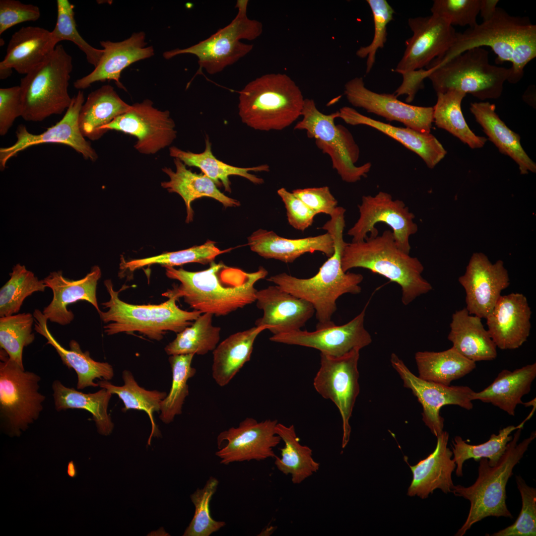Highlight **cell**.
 Here are the masks:
<instances>
[{
	"label": "cell",
	"mask_w": 536,
	"mask_h": 536,
	"mask_svg": "<svg viewBox=\"0 0 536 536\" xmlns=\"http://www.w3.org/2000/svg\"><path fill=\"white\" fill-rule=\"evenodd\" d=\"M166 276L180 282L167 290L163 296L182 298L201 313L216 316L227 315L256 301V283L268 275L263 267L253 272L212 262L203 270L189 271L165 267Z\"/></svg>",
	"instance_id": "obj_1"
},
{
	"label": "cell",
	"mask_w": 536,
	"mask_h": 536,
	"mask_svg": "<svg viewBox=\"0 0 536 536\" xmlns=\"http://www.w3.org/2000/svg\"><path fill=\"white\" fill-rule=\"evenodd\" d=\"M345 211L343 207L337 206L331 219L321 227L332 236L335 251L314 276L300 278L283 272L267 279L282 290L310 303L318 322L316 328L334 323L331 319L337 309L336 302L340 296L346 293L358 294L361 291L359 284L363 275L344 272L341 268V255L347 244L343 237Z\"/></svg>",
	"instance_id": "obj_2"
},
{
	"label": "cell",
	"mask_w": 536,
	"mask_h": 536,
	"mask_svg": "<svg viewBox=\"0 0 536 536\" xmlns=\"http://www.w3.org/2000/svg\"><path fill=\"white\" fill-rule=\"evenodd\" d=\"M483 46L491 48L497 56V63H512L508 81L517 83L523 78L525 67L536 57V25L527 17L513 16L497 7L488 20L457 32L449 49L428 67L442 65L469 49Z\"/></svg>",
	"instance_id": "obj_3"
},
{
	"label": "cell",
	"mask_w": 536,
	"mask_h": 536,
	"mask_svg": "<svg viewBox=\"0 0 536 536\" xmlns=\"http://www.w3.org/2000/svg\"><path fill=\"white\" fill-rule=\"evenodd\" d=\"M341 265L344 272L352 268H364L396 283L401 288L402 302L404 305L432 289L422 276L424 267L421 262L398 247L390 230H385L381 235L368 236L361 242L347 243Z\"/></svg>",
	"instance_id": "obj_4"
},
{
	"label": "cell",
	"mask_w": 536,
	"mask_h": 536,
	"mask_svg": "<svg viewBox=\"0 0 536 536\" xmlns=\"http://www.w3.org/2000/svg\"><path fill=\"white\" fill-rule=\"evenodd\" d=\"M238 114L256 130L280 131L300 117L304 100L299 86L285 73H268L239 92Z\"/></svg>",
	"instance_id": "obj_5"
},
{
	"label": "cell",
	"mask_w": 536,
	"mask_h": 536,
	"mask_svg": "<svg viewBox=\"0 0 536 536\" xmlns=\"http://www.w3.org/2000/svg\"><path fill=\"white\" fill-rule=\"evenodd\" d=\"M523 428H518L508 442L505 453L495 466L489 465L487 458L479 459L478 476L474 483L468 487L454 485L452 492L470 502L468 517L455 536H463L471 526L484 518L494 516L512 519L506 503V487L512 475L515 466L522 459L531 442L536 437V431L518 443Z\"/></svg>",
	"instance_id": "obj_6"
},
{
	"label": "cell",
	"mask_w": 536,
	"mask_h": 536,
	"mask_svg": "<svg viewBox=\"0 0 536 536\" xmlns=\"http://www.w3.org/2000/svg\"><path fill=\"white\" fill-rule=\"evenodd\" d=\"M110 299L101 304L106 312L99 313L105 323L108 335L120 333L131 334L137 332L150 339L160 340L168 331L176 334L190 326L202 313L199 311H188L180 309L175 298H170L158 305H134L121 300V291H116L110 279L104 281Z\"/></svg>",
	"instance_id": "obj_7"
},
{
	"label": "cell",
	"mask_w": 536,
	"mask_h": 536,
	"mask_svg": "<svg viewBox=\"0 0 536 536\" xmlns=\"http://www.w3.org/2000/svg\"><path fill=\"white\" fill-rule=\"evenodd\" d=\"M72 57L62 45L21 79V117L29 122H41L53 115H60L69 106L68 92L72 70Z\"/></svg>",
	"instance_id": "obj_8"
},
{
	"label": "cell",
	"mask_w": 536,
	"mask_h": 536,
	"mask_svg": "<svg viewBox=\"0 0 536 536\" xmlns=\"http://www.w3.org/2000/svg\"><path fill=\"white\" fill-rule=\"evenodd\" d=\"M488 54L482 47L469 49L444 64L427 68L431 69L428 78L437 93L456 90L481 100L498 98L511 69L490 64Z\"/></svg>",
	"instance_id": "obj_9"
},
{
	"label": "cell",
	"mask_w": 536,
	"mask_h": 536,
	"mask_svg": "<svg viewBox=\"0 0 536 536\" xmlns=\"http://www.w3.org/2000/svg\"><path fill=\"white\" fill-rule=\"evenodd\" d=\"M302 119L295 125V130H305L309 138H314L319 149L331 158L333 168L342 181L349 183L366 177L371 168L370 162L356 166L360 150L347 128L335 125L338 111L325 114L317 108L312 99L304 100L301 112Z\"/></svg>",
	"instance_id": "obj_10"
},
{
	"label": "cell",
	"mask_w": 536,
	"mask_h": 536,
	"mask_svg": "<svg viewBox=\"0 0 536 536\" xmlns=\"http://www.w3.org/2000/svg\"><path fill=\"white\" fill-rule=\"evenodd\" d=\"M248 3V0H238L236 7L238 11L235 17L208 38L187 48L167 51L163 57L170 59L181 54L194 55L198 59L200 69H204L210 74L220 72L234 64L253 48V45L241 40H255L263 32L262 23L247 16Z\"/></svg>",
	"instance_id": "obj_11"
},
{
	"label": "cell",
	"mask_w": 536,
	"mask_h": 536,
	"mask_svg": "<svg viewBox=\"0 0 536 536\" xmlns=\"http://www.w3.org/2000/svg\"><path fill=\"white\" fill-rule=\"evenodd\" d=\"M1 426L10 436H19L37 420L46 397L39 392L40 377L27 371L0 351Z\"/></svg>",
	"instance_id": "obj_12"
},
{
	"label": "cell",
	"mask_w": 536,
	"mask_h": 536,
	"mask_svg": "<svg viewBox=\"0 0 536 536\" xmlns=\"http://www.w3.org/2000/svg\"><path fill=\"white\" fill-rule=\"evenodd\" d=\"M360 350L354 348L338 357L321 353L320 367L313 381L317 393L331 400L339 411L342 424V448L350 439L349 420L360 391L358 370Z\"/></svg>",
	"instance_id": "obj_13"
},
{
	"label": "cell",
	"mask_w": 536,
	"mask_h": 536,
	"mask_svg": "<svg viewBox=\"0 0 536 536\" xmlns=\"http://www.w3.org/2000/svg\"><path fill=\"white\" fill-rule=\"evenodd\" d=\"M358 207L359 218L347 233L352 237V242L364 240L369 233L378 235L375 225L384 223L391 227L398 247L410 254L409 238L417 232L418 225L414 214L402 201L393 200L391 194L380 191L374 196H363Z\"/></svg>",
	"instance_id": "obj_14"
},
{
	"label": "cell",
	"mask_w": 536,
	"mask_h": 536,
	"mask_svg": "<svg viewBox=\"0 0 536 536\" xmlns=\"http://www.w3.org/2000/svg\"><path fill=\"white\" fill-rule=\"evenodd\" d=\"M146 99L131 105L130 109L103 127L105 132L115 130L134 136V148L139 153L154 154L170 145L177 136L175 124L169 111H161Z\"/></svg>",
	"instance_id": "obj_15"
},
{
	"label": "cell",
	"mask_w": 536,
	"mask_h": 536,
	"mask_svg": "<svg viewBox=\"0 0 536 536\" xmlns=\"http://www.w3.org/2000/svg\"><path fill=\"white\" fill-rule=\"evenodd\" d=\"M390 361L403 386L411 390L421 404L422 420L436 437L443 431L444 419L440 414L442 407L451 404L468 410L472 409L474 391L470 387L446 386L423 380L413 374L395 353L391 354Z\"/></svg>",
	"instance_id": "obj_16"
},
{
	"label": "cell",
	"mask_w": 536,
	"mask_h": 536,
	"mask_svg": "<svg viewBox=\"0 0 536 536\" xmlns=\"http://www.w3.org/2000/svg\"><path fill=\"white\" fill-rule=\"evenodd\" d=\"M277 420L258 422L247 417L238 427L221 432L217 437L215 455L222 464L275 458L273 448L281 440L276 433Z\"/></svg>",
	"instance_id": "obj_17"
},
{
	"label": "cell",
	"mask_w": 536,
	"mask_h": 536,
	"mask_svg": "<svg viewBox=\"0 0 536 536\" xmlns=\"http://www.w3.org/2000/svg\"><path fill=\"white\" fill-rule=\"evenodd\" d=\"M84 102L83 92L79 90L72 97L71 103L63 118L41 134H32L24 125H19L15 132V142L10 146L0 148V170L3 171L8 160L19 152L32 146L47 143L67 145L81 154L84 159L95 161L98 155L81 134L78 125L79 114Z\"/></svg>",
	"instance_id": "obj_18"
},
{
	"label": "cell",
	"mask_w": 536,
	"mask_h": 536,
	"mask_svg": "<svg viewBox=\"0 0 536 536\" xmlns=\"http://www.w3.org/2000/svg\"><path fill=\"white\" fill-rule=\"evenodd\" d=\"M412 36L405 41V49L394 71L402 76L427 67L452 45L456 32L448 21L431 14L408 20Z\"/></svg>",
	"instance_id": "obj_19"
},
{
	"label": "cell",
	"mask_w": 536,
	"mask_h": 536,
	"mask_svg": "<svg viewBox=\"0 0 536 536\" xmlns=\"http://www.w3.org/2000/svg\"><path fill=\"white\" fill-rule=\"evenodd\" d=\"M366 309V306L352 320L342 325L337 326L333 323L316 328L313 332L299 330L272 335L269 340L315 348L321 353L332 356H340L354 348L361 349L371 343V336L364 327Z\"/></svg>",
	"instance_id": "obj_20"
},
{
	"label": "cell",
	"mask_w": 536,
	"mask_h": 536,
	"mask_svg": "<svg viewBox=\"0 0 536 536\" xmlns=\"http://www.w3.org/2000/svg\"><path fill=\"white\" fill-rule=\"evenodd\" d=\"M466 292V308L470 315L486 319L510 284L501 260L492 263L483 253L472 254L465 273L458 279Z\"/></svg>",
	"instance_id": "obj_21"
},
{
	"label": "cell",
	"mask_w": 536,
	"mask_h": 536,
	"mask_svg": "<svg viewBox=\"0 0 536 536\" xmlns=\"http://www.w3.org/2000/svg\"><path fill=\"white\" fill-rule=\"evenodd\" d=\"M344 94L352 106L380 116L389 121H397L406 127L430 133L433 122V107L410 105L399 100L393 94L378 93L366 88L362 77H354L344 85Z\"/></svg>",
	"instance_id": "obj_22"
},
{
	"label": "cell",
	"mask_w": 536,
	"mask_h": 536,
	"mask_svg": "<svg viewBox=\"0 0 536 536\" xmlns=\"http://www.w3.org/2000/svg\"><path fill=\"white\" fill-rule=\"evenodd\" d=\"M256 306L263 311L256 326H266L273 335L301 330L315 314L313 305L277 285L258 290Z\"/></svg>",
	"instance_id": "obj_23"
},
{
	"label": "cell",
	"mask_w": 536,
	"mask_h": 536,
	"mask_svg": "<svg viewBox=\"0 0 536 536\" xmlns=\"http://www.w3.org/2000/svg\"><path fill=\"white\" fill-rule=\"evenodd\" d=\"M531 314L524 294L501 295L486 318L487 331L496 347L505 350L522 346L530 334Z\"/></svg>",
	"instance_id": "obj_24"
},
{
	"label": "cell",
	"mask_w": 536,
	"mask_h": 536,
	"mask_svg": "<svg viewBox=\"0 0 536 536\" xmlns=\"http://www.w3.org/2000/svg\"><path fill=\"white\" fill-rule=\"evenodd\" d=\"M101 274L98 266L92 267L89 272L77 280L65 277L61 270L51 272L43 279L53 295L51 302L42 312L45 317L52 323L67 325L74 318L73 313L67 309V306L80 300L90 303L100 313L96 289Z\"/></svg>",
	"instance_id": "obj_25"
},
{
	"label": "cell",
	"mask_w": 536,
	"mask_h": 536,
	"mask_svg": "<svg viewBox=\"0 0 536 536\" xmlns=\"http://www.w3.org/2000/svg\"><path fill=\"white\" fill-rule=\"evenodd\" d=\"M145 36L144 32L140 31L122 41H101L104 52L98 64L90 73L75 80L74 88L80 90L96 82L114 80L117 86L125 89L120 80L122 71L131 64L154 54L153 47L147 46Z\"/></svg>",
	"instance_id": "obj_26"
},
{
	"label": "cell",
	"mask_w": 536,
	"mask_h": 536,
	"mask_svg": "<svg viewBox=\"0 0 536 536\" xmlns=\"http://www.w3.org/2000/svg\"><path fill=\"white\" fill-rule=\"evenodd\" d=\"M449 437V433L443 431L437 437L434 451L415 465L409 466L413 478L407 495L426 499L436 489L446 494L452 492L454 485L452 474L456 464L452 459V451L447 446Z\"/></svg>",
	"instance_id": "obj_27"
},
{
	"label": "cell",
	"mask_w": 536,
	"mask_h": 536,
	"mask_svg": "<svg viewBox=\"0 0 536 536\" xmlns=\"http://www.w3.org/2000/svg\"><path fill=\"white\" fill-rule=\"evenodd\" d=\"M338 113V118L347 124L367 126L395 139L417 154L430 169L434 168L447 154L441 143L431 133L395 127L364 116L348 106L342 107Z\"/></svg>",
	"instance_id": "obj_28"
},
{
	"label": "cell",
	"mask_w": 536,
	"mask_h": 536,
	"mask_svg": "<svg viewBox=\"0 0 536 536\" xmlns=\"http://www.w3.org/2000/svg\"><path fill=\"white\" fill-rule=\"evenodd\" d=\"M251 250L265 259H273L291 263L302 255L318 251L327 257L334 253V243L331 234L299 239L280 237L272 231L260 229L248 238Z\"/></svg>",
	"instance_id": "obj_29"
},
{
	"label": "cell",
	"mask_w": 536,
	"mask_h": 536,
	"mask_svg": "<svg viewBox=\"0 0 536 536\" xmlns=\"http://www.w3.org/2000/svg\"><path fill=\"white\" fill-rule=\"evenodd\" d=\"M33 315L35 331L47 339V344L51 345L55 349L63 363L69 369L75 371L77 389L99 386L98 383L94 382L97 378L108 381L113 378L114 373L111 365L93 360L89 351L83 352L78 342L74 339L69 341V349L64 348L51 334L47 326L48 320L43 312L35 309Z\"/></svg>",
	"instance_id": "obj_30"
},
{
	"label": "cell",
	"mask_w": 536,
	"mask_h": 536,
	"mask_svg": "<svg viewBox=\"0 0 536 536\" xmlns=\"http://www.w3.org/2000/svg\"><path fill=\"white\" fill-rule=\"evenodd\" d=\"M57 45L51 31L38 26L22 27L12 35L0 68L26 75L44 62Z\"/></svg>",
	"instance_id": "obj_31"
},
{
	"label": "cell",
	"mask_w": 536,
	"mask_h": 536,
	"mask_svg": "<svg viewBox=\"0 0 536 536\" xmlns=\"http://www.w3.org/2000/svg\"><path fill=\"white\" fill-rule=\"evenodd\" d=\"M450 327L448 339L462 355L474 362L496 358V345L480 318L469 314L464 308L453 314Z\"/></svg>",
	"instance_id": "obj_32"
},
{
	"label": "cell",
	"mask_w": 536,
	"mask_h": 536,
	"mask_svg": "<svg viewBox=\"0 0 536 536\" xmlns=\"http://www.w3.org/2000/svg\"><path fill=\"white\" fill-rule=\"evenodd\" d=\"M536 377V363L513 371L502 370L493 382L483 390L474 392L472 400L489 403L514 416L517 406L523 404V397L528 394Z\"/></svg>",
	"instance_id": "obj_33"
},
{
	"label": "cell",
	"mask_w": 536,
	"mask_h": 536,
	"mask_svg": "<svg viewBox=\"0 0 536 536\" xmlns=\"http://www.w3.org/2000/svg\"><path fill=\"white\" fill-rule=\"evenodd\" d=\"M175 171L170 168L162 169L169 180L161 183L170 193L179 194L183 199L186 207V222L192 221L194 211L192 202L202 197L212 198L221 203L225 207L237 206L239 202L225 195L217 188L215 183L204 174H198L188 169L179 159L174 158Z\"/></svg>",
	"instance_id": "obj_34"
},
{
	"label": "cell",
	"mask_w": 536,
	"mask_h": 536,
	"mask_svg": "<svg viewBox=\"0 0 536 536\" xmlns=\"http://www.w3.org/2000/svg\"><path fill=\"white\" fill-rule=\"evenodd\" d=\"M470 111L499 151L516 162L521 174L536 172V164L522 147L520 136L500 119L495 112L494 104L488 102L472 103Z\"/></svg>",
	"instance_id": "obj_35"
},
{
	"label": "cell",
	"mask_w": 536,
	"mask_h": 536,
	"mask_svg": "<svg viewBox=\"0 0 536 536\" xmlns=\"http://www.w3.org/2000/svg\"><path fill=\"white\" fill-rule=\"evenodd\" d=\"M131 105L123 101L113 86L105 85L91 92L82 105L78 116L80 132L92 140L106 133L103 130L116 118L128 111Z\"/></svg>",
	"instance_id": "obj_36"
},
{
	"label": "cell",
	"mask_w": 536,
	"mask_h": 536,
	"mask_svg": "<svg viewBox=\"0 0 536 536\" xmlns=\"http://www.w3.org/2000/svg\"><path fill=\"white\" fill-rule=\"evenodd\" d=\"M266 326H256L229 335L213 351L212 376L220 387L229 383L237 373L248 362L254 342Z\"/></svg>",
	"instance_id": "obj_37"
},
{
	"label": "cell",
	"mask_w": 536,
	"mask_h": 536,
	"mask_svg": "<svg viewBox=\"0 0 536 536\" xmlns=\"http://www.w3.org/2000/svg\"><path fill=\"white\" fill-rule=\"evenodd\" d=\"M169 155L174 158H178L186 166L199 168L203 174L212 180L217 186L222 185L225 190L231 192V183L229 177L239 176L246 178L255 184H262L264 180L254 174V172H268L269 167L263 164L251 167H240L233 166L217 159L213 154L211 143L208 135L205 138V148L201 153L184 151L176 146L169 148Z\"/></svg>",
	"instance_id": "obj_38"
},
{
	"label": "cell",
	"mask_w": 536,
	"mask_h": 536,
	"mask_svg": "<svg viewBox=\"0 0 536 536\" xmlns=\"http://www.w3.org/2000/svg\"><path fill=\"white\" fill-rule=\"evenodd\" d=\"M55 407L57 411L68 409L86 410L92 415L98 432L110 435L114 424L107 409L112 394L105 388L94 393H84L64 385L59 380L52 384Z\"/></svg>",
	"instance_id": "obj_39"
},
{
	"label": "cell",
	"mask_w": 536,
	"mask_h": 536,
	"mask_svg": "<svg viewBox=\"0 0 536 536\" xmlns=\"http://www.w3.org/2000/svg\"><path fill=\"white\" fill-rule=\"evenodd\" d=\"M418 377L446 386L472 372L475 362L466 358L452 347L440 352L418 351L415 354Z\"/></svg>",
	"instance_id": "obj_40"
},
{
	"label": "cell",
	"mask_w": 536,
	"mask_h": 536,
	"mask_svg": "<svg viewBox=\"0 0 536 536\" xmlns=\"http://www.w3.org/2000/svg\"><path fill=\"white\" fill-rule=\"evenodd\" d=\"M275 432L284 446L280 449L281 457H275L274 464L283 474L291 475L293 483L299 484L318 471L320 464L312 457V449L300 443L293 425L277 423Z\"/></svg>",
	"instance_id": "obj_41"
},
{
	"label": "cell",
	"mask_w": 536,
	"mask_h": 536,
	"mask_svg": "<svg viewBox=\"0 0 536 536\" xmlns=\"http://www.w3.org/2000/svg\"><path fill=\"white\" fill-rule=\"evenodd\" d=\"M437 95L436 103L433 107V122L437 127L447 131L471 148L483 147L487 138L477 136L471 131L462 111L461 103L466 94L450 90L437 93Z\"/></svg>",
	"instance_id": "obj_42"
},
{
	"label": "cell",
	"mask_w": 536,
	"mask_h": 536,
	"mask_svg": "<svg viewBox=\"0 0 536 536\" xmlns=\"http://www.w3.org/2000/svg\"><path fill=\"white\" fill-rule=\"evenodd\" d=\"M122 378L124 382L122 386H115L105 380L99 381L98 384L101 388H105L112 394L119 397L124 404L123 411L136 409L144 411L147 414L151 424V432L147 441L150 445L152 437L160 435L154 422L153 413L160 410L161 402L167 394L164 392L149 391L140 387L128 370L123 372Z\"/></svg>",
	"instance_id": "obj_43"
},
{
	"label": "cell",
	"mask_w": 536,
	"mask_h": 536,
	"mask_svg": "<svg viewBox=\"0 0 536 536\" xmlns=\"http://www.w3.org/2000/svg\"><path fill=\"white\" fill-rule=\"evenodd\" d=\"M213 315L202 313L165 347L168 355H204L219 343L221 329L212 325Z\"/></svg>",
	"instance_id": "obj_44"
},
{
	"label": "cell",
	"mask_w": 536,
	"mask_h": 536,
	"mask_svg": "<svg viewBox=\"0 0 536 536\" xmlns=\"http://www.w3.org/2000/svg\"><path fill=\"white\" fill-rule=\"evenodd\" d=\"M524 423L523 421L517 426L504 427L499 430L498 434H492L487 441L478 445L469 444L461 436H456L452 440V446L453 459L456 464V475L463 476V464L470 459L478 461L481 458H487L490 466L496 465L505 453L507 444L512 439L511 433L518 428H523Z\"/></svg>",
	"instance_id": "obj_45"
},
{
	"label": "cell",
	"mask_w": 536,
	"mask_h": 536,
	"mask_svg": "<svg viewBox=\"0 0 536 536\" xmlns=\"http://www.w3.org/2000/svg\"><path fill=\"white\" fill-rule=\"evenodd\" d=\"M10 278L0 289V317L17 314L24 300L35 292H43L46 287L24 265L17 264L9 273Z\"/></svg>",
	"instance_id": "obj_46"
},
{
	"label": "cell",
	"mask_w": 536,
	"mask_h": 536,
	"mask_svg": "<svg viewBox=\"0 0 536 536\" xmlns=\"http://www.w3.org/2000/svg\"><path fill=\"white\" fill-rule=\"evenodd\" d=\"M194 354L170 355L172 381L170 392L160 405V419L165 423L171 422L175 416L182 413V406L186 398L189 395L188 380L196 373L192 367Z\"/></svg>",
	"instance_id": "obj_47"
},
{
	"label": "cell",
	"mask_w": 536,
	"mask_h": 536,
	"mask_svg": "<svg viewBox=\"0 0 536 536\" xmlns=\"http://www.w3.org/2000/svg\"><path fill=\"white\" fill-rule=\"evenodd\" d=\"M231 250H221L213 241L176 252H167L151 257L122 262L120 268L134 271L145 266L159 264L164 267L181 266L185 264L197 263L207 264L213 262L216 257Z\"/></svg>",
	"instance_id": "obj_48"
},
{
	"label": "cell",
	"mask_w": 536,
	"mask_h": 536,
	"mask_svg": "<svg viewBox=\"0 0 536 536\" xmlns=\"http://www.w3.org/2000/svg\"><path fill=\"white\" fill-rule=\"evenodd\" d=\"M34 321L33 315L30 313L0 318V349L4 350L11 359L23 368V348L35 339V335L32 332Z\"/></svg>",
	"instance_id": "obj_49"
},
{
	"label": "cell",
	"mask_w": 536,
	"mask_h": 536,
	"mask_svg": "<svg viewBox=\"0 0 536 536\" xmlns=\"http://www.w3.org/2000/svg\"><path fill=\"white\" fill-rule=\"evenodd\" d=\"M57 22L51 31L54 41L57 44L64 40L73 42L85 54L87 62L96 67L103 55V50L92 47L80 35L74 18L73 4L68 0H57Z\"/></svg>",
	"instance_id": "obj_50"
},
{
	"label": "cell",
	"mask_w": 536,
	"mask_h": 536,
	"mask_svg": "<svg viewBox=\"0 0 536 536\" xmlns=\"http://www.w3.org/2000/svg\"><path fill=\"white\" fill-rule=\"evenodd\" d=\"M218 483L216 478L211 476L202 489H198L191 495L195 512L184 536H209L226 525L225 522L213 519L210 512V502Z\"/></svg>",
	"instance_id": "obj_51"
},
{
	"label": "cell",
	"mask_w": 536,
	"mask_h": 536,
	"mask_svg": "<svg viewBox=\"0 0 536 536\" xmlns=\"http://www.w3.org/2000/svg\"><path fill=\"white\" fill-rule=\"evenodd\" d=\"M372 12L374 33L371 43L361 47L356 52L360 58L367 57L366 72L368 73L375 62L379 49L383 48L387 41V25L393 19L394 10L386 0H367Z\"/></svg>",
	"instance_id": "obj_52"
},
{
	"label": "cell",
	"mask_w": 536,
	"mask_h": 536,
	"mask_svg": "<svg viewBox=\"0 0 536 536\" xmlns=\"http://www.w3.org/2000/svg\"><path fill=\"white\" fill-rule=\"evenodd\" d=\"M522 499V508L516 521L491 536H536V489L529 486L520 475L516 476Z\"/></svg>",
	"instance_id": "obj_53"
},
{
	"label": "cell",
	"mask_w": 536,
	"mask_h": 536,
	"mask_svg": "<svg viewBox=\"0 0 536 536\" xmlns=\"http://www.w3.org/2000/svg\"><path fill=\"white\" fill-rule=\"evenodd\" d=\"M479 6L480 0H435L431 11L453 26L472 27L477 24Z\"/></svg>",
	"instance_id": "obj_54"
},
{
	"label": "cell",
	"mask_w": 536,
	"mask_h": 536,
	"mask_svg": "<svg viewBox=\"0 0 536 536\" xmlns=\"http://www.w3.org/2000/svg\"><path fill=\"white\" fill-rule=\"evenodd\" d=\"M40 14L36 5L16 0H0V35L16 24L37 20Z\"/></svg>",
	"instance_id": "obj_55"
},
{
	"label": "cell",
	"mask_w": 536,
	"mask_h": 536,
	"mask_svg": "<svg viewBox=\"0 0 536 536\" xmlns=\"http://www.w3.org/2000/svg\"><path fill=\"white\" fill-rule=\"evenodd\" d=\"M284 204L289 224L296 230L303 231L312 225L316 213L292 192L284 188L277 191Z\"/></svg>",
	"instance_id": "obj_56"
},
{
	"label": "cell",
	"mask_w": 536,
	"mask_h": 536,
	"mask_svg": "<svg viewBox=\"0 0 536 536\" xmlns=\"http://www.w3.org/2000/svg\"><path fill=\"white\" fill-rule=\"evenodd\" d=\"M20 87L14 86L0 89V135H5L14 121L22 115Z\"/></svg>",
	"instance_id": "obj_57"
},
{
	"label": "cell",
	"mask_w": 536,
	"mask_h": 536,
	"mask_svg": "<svg viewBox=\"0 0 536 536\" xmlns=\"http://www.w3.org/2000/svg\"><path fill=\"white\" fill-rule=\"evenodd\" d=\"M292 193L316 214L324 213L331 216L337 206V201L327 186L297 189Z\"/></svg>",
	"instance_id": "obj_58"
},
{
	"label": "cell",
	"mask_w": 536,
	"mask_h": 536,
	"mask_svg": "<svg viewBox=\"0 0 536 536\" xmlns=\"http://www.w3.org/2000/svg\"><path fill=\"white\" fill-rule=\"evenodd\" d=\"M498 0H480L479 13L483 21L490 19L494 14Z\"/></svg>",
	"instance_id": "obj_59"
},
{
	"label": "cell",
	"mask_w": 536,
	"mask_h": 536,
	"mask_svg": "<svg viewBox=\"0 0 536 536\" xmlns=\"http://www.w3.org/2000/svg\"><path fill=\"white\" fill-rule=\"evenodd\" d=\"M67 472V475L71 478H74L77 475V469L73 461H70L68 463Z\"/></svg>",
	"instance_id": "obj_60"
},
{
	"label": "cell",
	"mask_w": 536,
	"mask_h": 536,
	"mask_svg": "<svg viewBox=\"0 0 536 536\" xmlns=\"http://www.w3.org/2000/svg\"><path fill=\"white\" fill-rule=\"evenodd\" d=\"M12 72V69L8 67L0 68V79H4L10 76Z\"/></svg>",
	"instance_id": "obj_61"
}]
</instances>
